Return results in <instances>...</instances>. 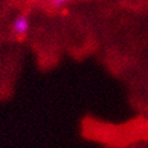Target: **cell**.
<instances>
[{"mask_svg": "<svg viewBox=\"0 0 148 148\" xmlns=\"http://www.w3.org/2000/svg\"><path fill=\"white\" fill-rule=\"evenodd\" d=\"M29 29V22L24 16H19L13 22V30L18 35H24Z\"/></svg>", "mask_w": 148, "mask_h": 148, "instance_id": "cell-1", "label": "cell"}, {"mask_svg": "<svg viewBox=\"0 0 148 148\" xmlns=\"http://www.w3.org/2000/svg\"><path fill=\"white\" fill-rule=\"evenodd\" d=\"M66 1H68V0H52V5L53 6H62Z\"/></svg>", "mask_w": 148, "mask_h": 148, "instance_id": "cell-2", "label": "cell"}]
</instances>
